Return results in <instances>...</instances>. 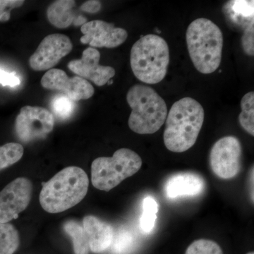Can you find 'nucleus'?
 Here are the masks:
<instances>
[{
  "mask_svg": "<svg viewBox=\"0 0 254 254\" xmlns=\"http://www.w3.org/2000/svg\"><path fill=\"white\" fill-rule=\"evenodd\" d=\"M205 118L202 105L191 98L175 102L167 115L164 143L169 150L183 153L196 142Z\"/></svg>",
  "mask_w": 254,
  "mask_h": 254,
  "instance_id": "obj_1",
  "label": "nucleus"
},
{
  "mask_svg": "<svg viewBox=\"0 0 254 254\" xmlns=\"http://www.w3.org/2000/svg\"><path fill=\"white\" fill-rule=\"evenodd\" d=\"M88 186L89 180L83 169L67 167L43 183L40 203L48 213H62L79 203L86 197Z\"/></svg>",
  "mask_w": 254,
  "mask_h": 254,
  "instance_id": "obj_2",
  "label": "nucleus"
},
{
  "mask_svg": "<svg viewBox=\"0 0 254 254\" xmlns=\"http://www.w3.org/2000/svg\"><path fill=\"white\" fill-rule=\"evenodd\" d=\"M190 60L199 72L209 74L221 63L223 36L220 28L207 18H197L190 23L186 33Z\"/></svg>",
  "mask_w": 254,
  "mask_h": 254,
  "instance_id": "obj_3",
  "label": "nucleus"
},
{
  "mask_svg": "<svg viewBox=\"0 0 254 254\" xmlns=\"http://www.w3.org/2000/svg\"><path fill=\"white\" fill-rule=\"evenodd\" d=\"M127 101L131 108L128 127L138 134H152L158 131L166 120L168 108L165 100L153 88L144 85L131 87Z\"/></svg>",
  "mask_w": 254,
  "mask_h": 254,
  "instance_id": "obj_4",
  "label": "nucleus"
},
{
  "mask_svg": "<svg viewBox=\"0 0 254 254\" xmlns=\"http://www.w3.org/2000/svg\"><path fill=\"white\" fill-rule=\"evenodd\" d=\"M130 63L138 80L148 84L158 83L166 76L170 63L168 43L157 35L142 36L132 47Z\"/></svg>",
  "mask_w": 254,
  "mask_h": 254,
  "instance_id": "obj_5",
  "label": "nucleus"
},
{
  "mask_svg": "<svg viewBox=\"0 0 254 254\" xmlns=\"http://www.w3.org/2000/svg\"><path fill=\"white\" fill-rule=\"evenodd\" d=\"M142 163L141 157L128 148L119 149L112 157H100L92 163V184L98 190L109 191L138 173Z\"/></svg>",
  "mask_w": 254,
  "mask_h": 254,
  "instance_id": "obj_6",
  "label": "nucleus"
},
{
  "mask_svg": "<svg viewBox=\"0 0 254 254\" xmlns=\"http://www.w3.org/2000/svg\"><path fill=\"white\" fill-rule=\"evenodd\" d=\"M53 113L39 106L23 107L15 121V131L20 141L28 143L46 138L54 128Z\"/></svg>",
  "mask_w": 254,
  "mask_h": 254,
  "instance_id": "obj_7",
  "label": "nucleus"
},
{
  "mask_svg": "<svg viewBox=\"0 0 254 254\" xmlns=\"http://www.w3.org/2000/svg\"><path fill=\"white\" fill-rule=\"evenodd\" d=\"M242 145L235 136H225L212 147L210 165L213 173L222 180H230L240 173Z\"/></svg>",
  "mask_w": 254,
  "mask_h": 254,
  "instance_id": "obj_8",
  "label": "nucleus"
},
{
  "mask_svg": "<svg viewBox=\"0 0 254 254\" xmlns=\"http://www.w3.org/2000/svg\"><path fill=\"white\" fill-rule=\"evenodd\" d=\"M33 185L27 178L19 177L0 191V223H9L26 210L31 201Z\"/></svg>",
  "mask_w": 254,
  "mask_h": 254,
  "instance_id": "obj_9",
  "label": "nucleus"
},
{
  "mask_svg": "<svg viewBox=\"0 0 254 254\" xmlns=\"http://www.w3.org/2000/svg\"><path fill=\"white\" fill-rule=\"evenodd\" d=\"M73 44L68 36L60 33L45 37L29 58V64L35 71H48L69 54Z\"/></svg>",
  "mask_w": 254,
  "mask_h": 254,
  "instance_id": "obj_10",
  "label": "nucleus"
},
{
  "mask_svg": "<svg viewBox=\"0 0 254 254\" xmlns=\"http://www.w3.org/2000/svg\"><path fill=\"white\" fill-rule=\"evenodd\" d=\"M41 82L43 88L63 92L74 102L89 99L94 94V88L87 80L80 76L69 78L65 71L58 68L48 70Z\"/></svg>",
  "mask_w": 254,
  "mask_h": 254,
  "instance_id": "obj_11",
  "label": "nucleus"
},
{
  "mask_svg": "<svg viewBox=\"0 0 254 254\" xmlns=\"http://www.w3.org/2000/svg\"><path fill=\"white\" fill-rule=\"evenodd\" d=\"M81 31L83 36L80 41L91 48H115L123 44L128 37L126 30L101 20L85 23Z\"/></svg>",
  "mask_w": 254,
  "mask_h": 254,
  "instance_id": "obj_12",
  "label": "nucleus"
},
{
  "mask_svg": "<svg viewBox=\"0 0 254 254\" xmlns=\"http://www.w3.org/2000/svg\"><path fill=\"white\" fill-rule=\"evenodd\" d=\"M100 54L98 50L88 48L83 50L80 60L69 62L68 68L78 76L91 80L96 86H103L115 75V69L99 64Z\"/></svg>",
  "mask_w": 254,
  "mask_h": 254,
  "instance_id": "obj_13",
  "label": "nucleus"
},
{
  "mask_svg": "<svg viewBox=\"0 0 254 254\" xmlns=\"http://www.w3.org/2000/svg\"><path fill=\"white\" fill-rule=\"evenodd\" d=\"M203 177L193 173L175 174L165 185V194L170 198L196 196L205 190Z\"/></svg>",
  "mask_w": 254,
  "mask_h": 254,
  "instance_id": "obj_14",
  "label": "nucleus"
},
{
  "mask_svg": "<svg viewBox=\"0 0 254 254\" xmlns=\"http://www.w3.org/2000/svg\"><path fill=\"white\" fill-rule=\"evenodd\" d=\"M83 227L88 235L92 252L102 253L111 247L114 230L109 224L93 215H88L83 218Z\"/></svg>",
  "mask_w": 254,
  "mask_h": 254,
  "instance_id": "obj_15",
  "label": "nucleus"
},
{
  "mask_svg": "<svg viewBox=\"0 0 254 254\" xmlns=\"http://www.w3.org/2000/svg\"><path fill=\"white\" fill-rule=\"evenodd\" d=\"M75 4L76 2L72 0H58L52 3L47 9L48 21L55 27L68 28L75 21L73 11Z\"/></svg>",
  "mask_w": 254,
  "mask_h": 254,
  "instance_id": "obj_16",
  "label": "nucleus"
},
{
  "mask_svg": "<svg viewBox=\"0 0 254 254\" xmlns=\"http://www.w3.org/2000/svg\"><path fill=\"white\" fill-rule=\"evenodd\" d=\"M254 1H232L226 5L225 9L230 19L237 24L247 26L254 23Z\"/></svg>",
  "mask_w": 254,
  "mask_h": 254,
  "instance_id": "obj_17",
  "label": "nucleus"
},
{
  "mask_svg": "<svg viewBox=\"0 0 254 254\" xmlns=\"http://www.w3.org/2000/svg\"><path fill=\"white\" fill-rule=\"evenodd\" d=\"M64 230L72 240L75 254H89V240L82 225L75 220H68L64 224Z\"/></svg>",
  "mask_w": 254,
  "mask_h": 254,
  "instance_id": "obj_18",
  "label": "nucleus"
},
{
  "mask_svg": "<svg viewBox=\"0 0 254 254\" xmlns=\"http://www.w3.org/2000/svg\"><path fill=\"white\" fill-rule=\"evenodd\" d=\"M19 244V235L14 225L0 223V254H14Z\"/></svg>",
  "mask_w": 254,
  "mask_h": 254,
  "instance_id": "obj_19",
  "label": "nucleus"
},
{
  "mask_svg": "<svg viewBox=\"0 0 254 254\" xmlns=\"http://www.w3.org/2000/svg\"><path fill=\"white\" fill-rule=\"evenodd\" d=\"M241 112L239 120L242 128L254 136V93L250 92L241 100Z\"/></svg>",
  "mask_w": 254,
  "mask_h": 254,
  "instance_id": "obj_20",
  "label": "nucleus"
},
{
  "mask_svg": "<svg viewBox=\"0 0 254 254\" xmlns=\"http://www.w3.org/2000/svg\"><path fill=\"white\" fill-rule=\"evenodd\" d=\"M23 147L18 143H9L0 146V171L17 163L23 157Z\"/></svg>",
  "mask_w": 254,
  "mask_h": 254,
  "instance_id": "obj_21",
  "label": "nucleus"
},
{
  "mask_svg": "<svg viewBox=\"0 0 254 254\" xmlns=\"http://www.w3.org/2000/svg\"><path fill=\"white\" fill-rule=\"evenodd\" d=\"M158 205L153 197L148 196L143 200V212L141 218V227L145 233L153 231L157 219Z\"/></svg>",
  "mask_w": 254,
  "mask_h": 254,
  "instance_id": "obj_22",
  "label": "nucleus"
},
{
  "mask_svg": "<svg viewBox=\"0 0 254 254\" xmlns=\"http://www.w3.org/2000/svg\"><path fill=\"white\" fill-rule=\"evenodd\" d=\"M51 108L58 118L65 120L69 118L74 111V101L68 98L66 95H57L52 100Z\"/></svg>",
  "mask_w": 254,
  "mask_h": 254,
  "instance_id": "obj_23",
  "label": "nucleus"
},
{
  "mask_svg": "<svg viewBox=\"0 0 254 254\" xmlns=\"http://www.w3.org/2000/svg\"><path fill=\"white\" fill-rule=\"evenodd\" d=\"M134 243V238L130 232H120L113 237L112 250L115 254H128L133 250Z\"/></svg>",
  "mask_w": 254,
  "mask_h": 254,
  "instance_id": "obj_24",
  "label": "nucleus"
},
{
  "mask_svg": "<svg viewBox=\"0 0 254 254\" xmlns=\"http://www.w3.org/2000/svg\"><path fill=\"white\" fill-rule=\"evenodd\" d=\"M185 254H223V252L216 242L202 239L190 244Z\"/></svg>",
  "mask_w": 254,
  "mask_h": 254,
  "instance_id": "obj_25",
  "label": "nucleus"
},
{
  "mask_svg": "<svg viewBox=\"0 0 254 254\" xmlns=\"http://www.w3.org/2000/svg\"><path fill=\"white\" fill-rule=\"evenodd\" d=\"M24 4L23 0H0V22H6L11 17V11Z\"/></svg>",
  "mask_w": 254,
  "mask_h": 254,
  "instance_id": "obj_26",
  "label": "nucleus"
},
{
  "mask_svg": "<svg viewBox=\"0 0 254 254\" xmlns=\"http://www.w3.org/2000/svg\"><path fill=\"white\" fill-rule=\"evenodd\" d=\"M242 46L244 51L249 56L254 55V24H251L245 28L242 37Z\"/></svg>",
  "mask_w": 254,
  "mask_h": 254,
  "instance_id": "obj_27",
  "label": "nucleus"
},
{
  "mask_svg": "<svg viewBox=\"0 0 254 254\" xmlns=\"http://www.w3.org/2000/svg\"><path fill=\"white\" fill-rule=\"evenodd\" d=\"M0 84L3 86L16 87L21 84V80L15 72H8L0 68Z\"/></svg>",
  "mask_w": 254,
  "mask_h": 254,
  "instance_id": "obj_28",
  "label": "nucleus"
},
{
  "mask_svg": "<svg viewBox=\"0 0 254 254\" xmlns=\"http://www.w3.org/2000/svg\"><path fill=\"white\" fill-rule=\"evenodd\" d=\"M101 9V3L96 0H90L83 3L81 6V11L90 14L98 13Z\"/></svg>",
  "mask_w": 254,
  "mask_h": 254,
  "instance_id": "obj_29",
  "label": "nucleus"
},
{
  "mask_svg": "<svg viewBox=\"0 0 254 254\" xmlns=\"http://www.w3.org/2000/svg\"><path fill=\"white\" fill-rule=\"evenodd\" d=\"M247 254H254V252H250V253Z\"/></svg>",
  "mask_w": 254,
  "mask_h": 254,
  "instance_id": "obj_30",
  "label": "nucleus"
}]
</instances>
